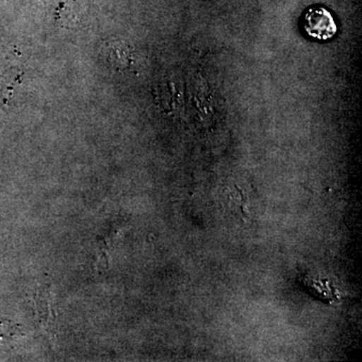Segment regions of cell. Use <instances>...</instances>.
Segmentation results:
<instances>
[{"instance_id": "cell-1", "label": "cell", "mask_w": 362, "mask_h": 362, "mask_svg": "<svg viewBox=\"0 0 362 362\" xmlns=\"http://www.w3.org/2000/svg\"><path fill=\"white\" fill-rule=\"evenodd\" d=\"M303 25L309 37L319 40L332 39L337 32L332 14L323 6H314L304 14Z\"/></svg>"}, {"instance_id": "cell-2", "label": "cell", "mask_w": 362, "mask_h": 362, "mask_svg": "<svg viewBox=\"0 0 362 362\" xmlns=\"http://www.w3.org/2000/svg\"><path fill=\"white\" fill-rule=\"evenodd\" d=\"M110 62L114 68L123 70L129 66V52L125 45L114 44L110 49Z\"/></svg>"}]
</instances>
